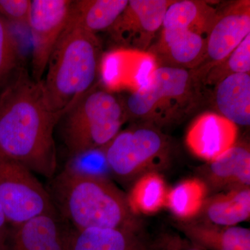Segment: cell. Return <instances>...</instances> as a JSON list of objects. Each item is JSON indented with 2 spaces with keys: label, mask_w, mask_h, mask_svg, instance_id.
Here are the masks:
<instances>
[{
  "label": "cell",
  "mask_w": 250,
  "mask_h": 250,
  "mask_svg": "<svg viewBox=\"0 0 250 250\" xmlns=\"http://www.w3.org/2000/svg\"><path fill=\"white\" fill-rule=\"evenodd\" d=\"M22 66L21 52L12 28L0 15V93Z\"/></svg>",
  "instance_id": "cb8c5ba5"
},
{
  "label": "cell",
  "mask_w": 250,
  "mask_h": 250,
  "mask_svg": "<svg viewBox=\"0 0 250 250\" xmlns=\"http://www.w3.org/2000/svg\"><path fill=\"white\" fill-rule=\"evenodd\" d=\"M62 118L47 107L41 81L21 67L0 93V151L52 179L57 169L54 132Z\"/></svg>",
  "instance_id": "6da1fadb"
},
{
  "label": "cell",
  "mask_w": 250,
  "mask_h": 250,
  "mask_svg": "<svg viewBox=\"0 0 250 250\" xmlns=\"http://www.w3.org/2000/svg\"><path fill=\"white\" fill-rule=\"evenodd\" d=\"M167 195V187L162 176L158 172H149L137 179L127 200L135 215H152L166 205Z\"/></svg>",
  "instance_id": "44dd1931"
},
{
  "label": "cell",
  "mask_w": 250,
  "mask_h": 250,
  "mask_svg": "<svg viewBox=\"0 0 250 250\" xmlns=\"http://www.w3.org/2000/svg\"><path fill=\"white\" fill-rule=\"evenodd\" d=\"M31 4V0H0V15L11 25H28Z\"/></svg>",
  "instance_id": "484cf974"
},
{
  "label": "cell",
  "mask_w": 250,
  "mask_h": 250,
  "mask_svg": "<svg viewBox=\"0 0 250 250\" xmlns=\"http://www.w3.org/2000/svg\"><path fill=\"white\" fill-rule=\"evenodd\" d=\"M171 0H130L108 29L112 40L121 48L147 52L162 27Z\"/></svg>",
  "instance_id": "30bf717a"
},
{
  "label": "cell",
  "mask_w": 250,
  "mask_h": 250,
  "mask_svg": "<svg viewBox=\"0 0 250 250\" xmlns=\"http://www.w3.org/2000/svg\"><path fill=\"white\" fill-rule=\"evenodd\" d=\"M0 205L10 227L45 214H57L47 188L34 173L0 151Z\"/></svg>",
  "instance_id": "52a82bcc"
},
{
  "label": "cell",
  "mask_w": 250,
  "mask_h": 250,
  "mask_svg": "<svg viewBox=\"0 0 250 250\" xmlns=\"http://www.w3.org/2000/svg\"><path fill=\"white\" fill-rule=\"evenodd\" d=\"M202 97L192 70L158 66L149 83L122 103L126 120H141L161 129L183 119Z\"/></svg>",
  "instance_id": "277c9868"
},
{
  "label": "cell",
  "mask_w": 250,
  "mask_h": 250,
  "mask_svg": "<svg viewBox=\"0 0 250 250\" xmlns=\"http://www.w3.org/2000/svg\"><path fill=\"white\" fill-rule=\"evenodd\" d=\"M237 136V125L218 113L207 112L192 122L186 143L194 155L208 163L231 149Z\"/></svg>",
  "instance_id": "4fadbf2b"
},
{
  "label": "cell",
  "mask_w": 250,
  "mask_h": 250,
  "mask_svg": "<svg viewBox=\"0 0 250 250\" xmlns=\"http://www.w3.org/2000/svg\"><path fill=\"white\" fill-rule=\"evenodd\" d=\"M111 174L124 181L157 172L170 162V139L154 125L142 123L120 131L104 147Z\"/></svg>",
  "instance_id": "8992f818"
},
{
  "label": "cell",
  "mask_w": 250,
  "mask_h": 250,
  "mask_svg": "<svg viewBox=\"0 0 250 250\" xmlns=\"http://www.w3.org/2000/svg\"><path fill=\"white\" fill-rule=\"evenodd\" d=\"M213 23L187 17L165 20L159 39L147 52L155 57L158 66L194 70L205 59Z\"/></svg>",
  "instance_id": "ba28073f"
},
{
  "label": "cell",
  "mask_w": 250,
  "mask_h": 250,
  "mask_svg": "<svg viewBox=\"0 0 250 250\" xmlns=\"http://www.w3.org/2000/svg\"><path fill=\"white\" fill-rule=\"evenodd\" d=\"M66 232L58 214L40 215L11 227L5 250H66Z\"/></svg>",
  "instance_id": "5bb4252c"
},
{
  "label": "cell",
  "mask_w": 250,
  "mask_h": 250,
  "mask_svg": "<svg viewBox=\"0 0 250 250\" xmlns=\"http://www.w3.org/2000/svg\"><path fill=\"white\" fill-rule=\"evenodd\" d=\"M10 227L2 207L0 205V250H5L10 232Z\"/></svg>",
  "instance_id": "83f0119b"
},
{
  "label": "cell",
  "mask_w": 250,
  "mask_h": 250,
  "mask_svg": "<svg viewBox=\"0 0 250 250\" xmlns=\"http://www.w3.org/2000/svg\"><path fill=\"white\" fill-rule=\"evenodd\" d=\"M250 72V34L221 62L210 67L199 82L200 88H213L230 75Z\"/></svg>",
  "instance_id": "603a6c76"
},
{
  "label": "cell",
  "mask_w": 250,
  "mask_h": 250,
  "mask_svg": "<svg viewBox=\"0 0 250 250\" xmlns=\"http://www.w3.org/2000/svg\"><path fill=\"white\" fill-rule=\"evenodd\" d=\"M182 231L194 246L203 250H250V230L208 223L183 225Z\"/></svg>",
  "instance_id": "ac0fdd59"
},
{
  "label": "cell",
  "mask_w": 250,
  "mask_h": 250,
  "mask_svg": "<svg viewBox=\"0 0 250 250\" xmlns=\"http://www.w3.org/2000/svg\"><path fill=\"white\" fill-rule=\"evenodd\" d=\"M73 1L32 0L28 26L32 38V77L42 80L49 57L66 27Z\"/></svg>",
  "instance_id": "9c48e42d"
},
{
  "label": "cell",
  "mask_w": 250,
  "mask_h": 250,
  "mask_svg": "<svg viewBox=\"0 0 250 250\" xmlns=\"http://www.w3.org/2000/svg\"><path fill=\"white\" fill-rule=\"evenodd\" d=\"M143 250H157L155 248H154V246H147V247H146V248H145V249H143Z\"/></svg>",
  "instance_id": "f1b7e54d"
},
{
  "label": "cell",
  "mask_w": 250,
  "mask_h": 250,
  "mask_svg": "<svg viewBox=\"0 0 250 250\" xmlns=\"http://www.w3.org/2000/svg\"><path fill=\"white\" fill-rule=\"evenodd\" d=\"M153 246L157 250H203L181 237L171 235L161 237Z\"/></svg>",
  "instance_id": "4316f807"
},
{
  "label": "cell",
  "mask_w": 250,
  "mask_h": 250,
  "mask_svg": "<svg viewBox=\"0 0 250 250\" xmlns=\"http://www.w3.org/2000/svg\"><path fill=\"white\" fill-rule=\"evenodd\" d=\"M213 101L218 114L236 125H250V74L224 79L213 88Z\"/></svg>",
  "instance_id": "2e32d148"
},
{
  "label": "cell",
  "mask_w": 250,
  "mask_h": 250,
  "mask_svg": "<svg viewBox=\"0 0 250 250\" xmlns=\"http://www.w3.org/2000/svg\"><path fill=\"white\" fill-rule=\"evenodd\" d=\"M157 67L155 57L147 51L117 47L102 56L99 75L105 90L132 93L149 83Z\"/></svg>",
  "instance_id": "7c38bea8"
},
{
  "label": "cell",
  "mask_w": 250,
  "mask_h": 250,
  "mask_svg": "<svg viewBox=\"0 0 250 250\" xmlns=\"http://www.w3.org/2000/svg\"><path fill=\"white\" fill-rule=\"evenodd\" d=\"M126 121L122 100L93 87L60 121L69 157L104 147Z\"/></svg>",
  "instance_id": "5b68a950"
},
{
  "label": "cell",
  "mask_w": 250,
  "mask_h": 250,
  "mask_svg": "<svg viewBox=\"0 0 250 250\" xmlns=\"http://www.w3.org/2000/svg\"><path fill=\"white\" fill-rule=\"evenodd\" d=\"M207 223L221 227H233L249 220L250 190H228L206 200L202 208Z\"/></svg>",
  "instance_id": "d6986e66"
},
{
  "label": "cell",
  "mask_w": 250,
  "mask_h": 250,
  "mask_svg": "<svg viewBox=\"0 0 250 250\" xmlns=\"http://www.w3.org/2000/svg\"><path fill=\"white\" fill-rule=\"evenodd\" d=\"M207 183L213 190L249 188L250 149L246 143H236L203 168Z\"/></svg>",
  "instance_id": "9a60e30c"
},
{
  "label": "cell",
  "mask_w": 250,
  "mask_h": 250,
  "mask_svg": "<svg viewBox=\"0 0 250 250\" xmlns=\"http://www.w3.org/2000/svg\"><path fill=\"white\" fill-rule=\"evenodd\" d=\"M66 228V250H143L148 246L131 230Z\"/></svg>",
  "instance_id": "e0dca14e"
},
{
  "label": "cell",
  "mask_w": 250,
  "mask_h": 250,
  "mask_svg": "<svg viewBox=\"0 0 250 250\" xmlns=\"http://www.w3.org/2000/svg\"><path fill=\"white\" fill-rule=\"evenodd\" d=\"M128 0H77L70 14L85 30L97 35L108 30L127 6Z\"/></svg>",
  "instance_id": "ffe728a7"
},
{
  "label": "cell",
  "mask_w": 250,
  "mask_h": 250,
  "mask_svg": "<svg viewBox=\"0 0 250 250\" xmlns=\"http://www.w3.org/2000/svg\"><path fill=\"white\" fill-rule=\"evenodd\" d=\"M63 170L78 175L108 179L111 174L104 147L69 158Z\"/></svg>",
  "instance_id": "d4e9b609"
},
{
  "label": "cell",
  "mask_w": 250,
  "mask_h": 250,
  "mask_svg": "<svg viewBox=\"0 0 250 250\" xmlns=\"http://www.w3.org/2000/svg\"><path fill=\"white\" fill-rule=\"evenodd\" d=\"M103 54L97 35L70 14L49 57L45 80H41L51 111L63 117L93 88Z\"/></svg>",
  "instance_id": "3957f363"
},
{
  "label": "cell",
  "mask_w": 250,
  "mask_h": 250,
  "mask_svg": "<svg viewBox=\"0 0 250 250\" xmlns=\"http://www.w3.org/2000/svg\"><path fill=\"white\" fill-rule=\"evenodd\" d=\"M47 190L59 218L69 228L139 230L127 196L109 179L62 170L51 179Z\"/></svg>",
  "instance_id": "7a4b0ae2"
},
{
  "label": "cell",
  "mask_w": 250,
  "mask_h": 250,
  "mask_svg": "<svg viewBox=\"0 0 250 250\" xmlns=\"http://www.w3.org/2000/svg\"><path fill=\"white\" fill-rule=\"evenodd\" d=\"M250 34V1H236L220 11L207 38L203 62L192 70L197 83L208 70L228 57Z\"/></svg>",
  "instance_id": "8fae6325"
},
{
  "label": "cell",
  "mask_w": 250,
  "mask_h": 250,
  "mask_svg": "<svg viewBox=\"0 0 250 250\" xmlns=\"http://www.w3.org/2000/svg\"><path fill=\"white\" fill-rule=\"evenodd\" d=\"M207 191V184L201 179H187L167 192L166 206L175 216L189 220L202 210Z\"/></svg>",
  "instance_id": "7402d4cb"
}]
</instances>
